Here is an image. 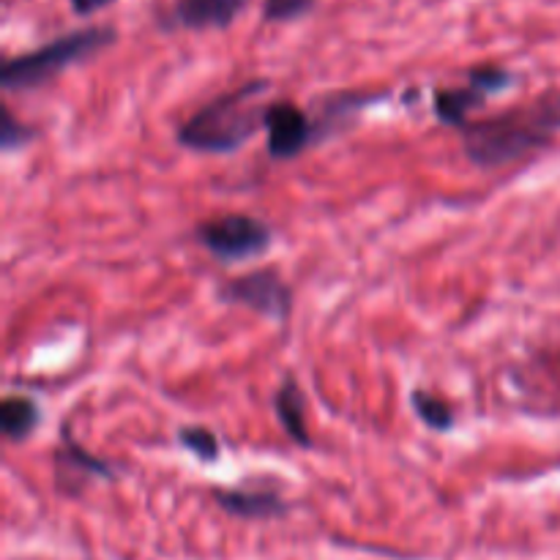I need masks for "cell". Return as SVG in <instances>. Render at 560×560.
Wrapping results in <instances>:
<instances>
[{"label":"cell","instance_id":"1","mask_svg":"<svg viewBox=\"0 0 560 560\" xmlns=\"http://www.w3.org/2000/svg\"><path fill=\"white\" fill-rule=\"evenodd\" d=\"M560 131V88L541 93L528 104L498 113L492 118L470 120L463 129L465 156L481 170H495L541 151Z\"/></svg>","mask_w":560,"mask_h":560},{"label":"cell","instance_id":"2","mask_svg":"<svg viewBox=\"0 0 560 560\" xmlns=\"http://www.w3.org/2000/svg\"><path fill=\"white\" fill-rule=\"evenodd\" d=\"M266 88V80H252L208 102L180 124L178 142L200 153L238 151L266 126L268 104H255Z\"/></svg>","mask_w":560,"mask_h":560},{"label":"cell","instance_id":"3","mask_svg":"<svg viewBox=\"0 0 560 560\" xmlns=\"http://www.w3.org/2000/svg\"><path fill=\"white\" fill-rule=\"evenodd\" d=\"M115 27H82V31L66 33V36L52 38L44 47L33 49V52L16 55L9 58L0 69V85L5 91H31V88L44 85L52 77L69 66L80 63V60L91 58L98 49L109 47L115 42Z\"/></svg>","mask_w":560,"mask_h":560},{"label":"cell","instance_id":"4","mask_svg":"<svg viewBox=\"0 0 560 560\" xmlns=\"http://www.w3.org/2000/svg\"><path fill=\"white\" fill-rule=\"evenodd\" d=\"M197 241L222 262H241L271 249V228L246 213H224L197 224Z\"/></svg>","mask_w":560,"mask_h":560},{"label":"cell","instance_id":"5","mask_svg":"<svg viewBox=\"0 0 560 560\" xmlns=\"http://www.w3.org/2000/svg\"><path fill=\"white\" fill-rule=\"evenodd\" d=\"M219 299L224 304L246 306V310L271 317L277 323H288L290 312H293V290L273 268H257L244 277L230 279L219 288Z\"/></svg>","mask_w":560,"mask_h":560},{"label":"cell","instance_id":"6","mask_svg":"<svg viewBox=\"0 0 560 560\" xmlns=\"http://www.w3.org/2000/svg\"><path fill=\"white\" fill-rule=\"evenodd\" d=\"M268 156L288 162L301 156L310 142H315V124L293 102H271L266 107Z\"/></svg>","mask_w":560,"mask_h":560},{"label":"cell","instance_id":"7","mask_svg":"<svg viewBox=\"0 0 560 560\" xmlns=\"http://www.w3.org/2000/svg\"><path fill=\"white\" fill-rule=\"evenodd\" d=\"M249 0H175L173 22L189 31H208V27H228Z\"/></svg>","mask_w":560,"mask_h":560},{"label":"cell","instance_id":"8","mask_svg":"<svg viewBox=\"0 0 560 560\" xmlns=\"http://www.w3.org/2000/svg\"><path fill=\"white\" fill-rule=\"evenodd\" d=\"M213 501L241 520H271L288 512L282 498L268 490H213Z\"/></svg>","mask_w":560,"mask_h":560},{"label":"cell","instance_id":"9","mask_svg":"<svg viewBox=\"0 0 560 560\" xmlns=\"http://www.w3.org/2000/svg\"><path fill=\"white\" fill-rule=\"evenodd\" d=\"M273 408H277L279 424L284 427L288 438L299 446L310 448L312 438L306 432V397L301 392V386L295 383L293 375L284 377L277 388V397H273Z\"/></svg>","mask_w":560,"mask_h":560},{"label":"cell","instance_id":"10","mask_svg":"<svg viewBox=\"0 0 560 560\" xmlns=\"http://www.w3.org/2000/svg\"><path fill=\"white\" fill-rule=\"evenodd\" d=\"M487 102V96L476 88H441L435 91V115L441 124L463 131L470 124V113Z\"/></svg>","mask_w":560,"mask_h":560},{"label":"cell","instance_id":"11","mask_svg":"<svg viewBox=\"0 0 560 560\" xmlns=\"http://www.w3.org/2000/svg\"><path fill=\"white\" fill-rule=\"evenodd\" d=\"M0 427L9 441H22L38 427V405L31 397H5L0 405Z\"/></svg>","mask_w":560,"mask_h":560},{"label":"cell","instance_id":"12","mask_svg":"<svg viewBox=\"0 0 560 560\" xmlns=\"http://www.w3.org/2000/svg\"><path fill=\"white\" fill-rule=\"evenodd\" d=\"M55 463H58V470L63 468H77L82 476H102V479H113V468L107 463H102L98 457H93L91 452L80 446V443L71 441L69 427H63L60 432V448L55 454Z\"/></svg>","mask_w":560,"mask_h":560},{"label":"cell","instance_id":"13","mask_svg":"<svg viewBox=\"0 0 560 560\" xmlns=\"http://www.w3.org/2000/svg\"><path fill=\"white\" fill-rule=\"evenodd\" d=\"M410 405H413L416 416H419L430 430L448 432L454 427L452 405H448L443 397H438V394L424 392V388H416L413 397H410Z\"/></svg>","mask_w":560,"mask_h":560},{"label":"cell","instance_id":"14","mask_svg":"<svg viewBox=\"0 0 560 560\" xmlns=\"http://www.w3.org/2000/svg\"><path fill=\"white\" fill-rule=\"evenodd\" d=\"M178 443L186 452L195 454L197 459H202V463H217L219 454H222V443H219V438L208 427H180Z\"/></svg>","mask_w":560,"mask_h":560},{"label":"cell","instance_id":"15","mask_svg":"<svg viewBox=\"0 0 560 560\" xmlns=\"http://www.w3.org/2000/svg\"><path fill=\"white\" fill-rule=\"evenodd\" d=\"M512 71L501 69V66H476V69L468 71V85L481 91L485 96L503 91V88L512 85Z\"/></svg>","mask_w":560,"mask_h":560},{"label":"cell","instance_id":"16","mask_svg":"<svg viewBox=\"0 0 560 560\" xmlns=\"http://www.w3.org/2000/svg\"><path fill=\"white\" fill-rule=\"evenodd\" d=\"M33 137H36V131H33L31 126L20 124L9 107L0 109V148H3V151H16V148H22L25 142H31Z\"/></svg>","mask_w":560,"mask_h":560},{"label":"cell","instance_id":"17","mask_svg":"<svg viewBox=\"0 0 560 560\" xmlns=\"http://www.w3.org/2000/svg\"><path fill=\"white\" fill-rule=\"evenodd\" d=\"M315 0H262V20L266 22H290L310 14Z\"/></svg>","mask_w":560,"mask_h":560},{"label":"cell","instance_id":"18","mask_svg":"<svg viewBox=\"0 0 560 560\" xmlns=\"http://www.w3.org/2000/svg\"><path fill=\"white\" fill-rule=\"evenodd\" d=\"M71 9L77 11V14L88 16V14H96L98 9H104V5H109L113 0H69Z\"/></svg>","mask_w":560,"mask_h":560}]
</instances>
